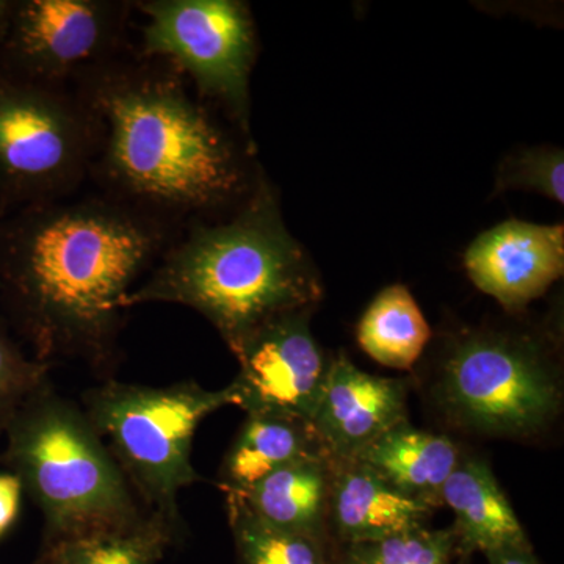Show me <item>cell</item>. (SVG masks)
<instances>
[{"label": "cell", "mask_w": 564, "mask_h": 564, "mask_svg": "<svg viewBox=\"0 0 564 564\" xmlns=\"http://www.w3.org/2000/svg\"><path fill=\"white\" fill-rule=\"evenodd\" d=\"M76 195L0 214V315L33 358L107 380L126 299L177 234L101 193Z\"/></svg>", "instance_id": "6da1fadb"}, {"label": "cell", "mask_w": 564, "mask_h": 564, "mask_svg": "<svg viewBox=\"0 0 564 564\" xmlns=\"http://www.w3.org/2000/svg\"><path fill=\"white\" fill-rule=\"evenodd\" d=\"M73 88L99 122L88 180L107 198L180 236L254 191L236 141L169 63L126 51Z\"/></svg>", "instance_id": "7a4b0ae2"}, {"label": "cell", "mask_w": 564, "mask_h": 564, "mask_svg": "<svg viewBox=\"0 0 564 564\" xmlns=\"http://www.w3.org/2000/svg\"><path fill=\"white\" fill-rule=\"evenodd\" d=\"M321 274L282 218L272 185L259 177L228 220L195 223L169 245L124 302L166 303L202 314L234 351L262 325L315 310Z\"/></svg>", "instance_id": "3957f363"}, {"label": "cell", "mask_w": 564, "mask_h": 564, "mask_svg": "<svg viewBox=\"0 0 564 564\" xmlns=\"http://www.w3.org/2000/svg\"><path fill=\"white\" fill-rule=\"evenodd\" d=\"M0 464L44 518L43 541L133 521L144 510L80 404L51 380L10 422Z\"/></svg>", "instance_id": "277c9868"}, {"label": "cell", "mask_w": 564, "mask_h": 564, "mask_svg": "<svg viewBox=\"0 0 564 564\" xmlns=\"http://www.w3.org/2000/svg\"><path fill=\"white\" fill-rule=\"evenodd\" d=\"M231 404L229 386L207 391L193 380L155 388L107 378L84 392L80 406L141 507L182 522L177 497L203 480L192 463L196 430Z\"/></svg>", "instance_id": "5b68a950"}, {"label": "cell", "mask_w": 564, "mask_h": 564, "mask_svg": "<svg viewBox=\"0 0 564 564\" xmlns=\"http://www.w3.org/2000/svg\"><path fill=\"white\" fill-rule=\"evenodd\" d=\"M98 147L99 122L74 88L28 79L0 61V210L76 195Z\"/></svg>", "instance_id": "8992f818"}, {"label": "cell", "mask_w": 564, "mask_h": 564, "mask_svg": "<svg viewBox=\"0 0 564 564\" xmlns=\"http://www.w3.org/2000/svg\"><path fill=\"white\" fill-rule=\"evenodd\" d=\"M437 400L458 426L502 437H532L558 415L563 389L538 337L469 332L445 356Z\"/></svg>", "instance_id": "52a82bcc"}, {"label": "cell", "mask_w": 564, "mask_h": 564, "mask_svg": "<svg viewBox=\"0 0 564 564\" xmlns=\"http://www.w3.org/2000/svg\"><path fill=\"white\" fill-rule=\"evenodd\" d=\"M140 55L172 65L199 99L223 106L250 137L256 28L240 0H143Z\"/></svg>", "instance_id": "ba28073f"}, {"label": "cell", "mask_w": 564, "mask_h": 564, "mask_svg": "<svg viewBox=\"0 0 564 564\" xmlns=\"http://www.w3.org/2000/svg\"><path fill=\"white\" fill-rule=\"evenodd\" d=\"M133 2L13 0L0 61L41 84L69 87L124 54Z\"/></svg>", "instance_id": "9c48e42d"}, {"label": "cell", "mask_w": 564, "mask_h": 564, "mask_svg": "<svg viewBox=\"0 0 564 564\" xmlns=\"http://www.w3.org/2000/svg\"><path fill=\"white\" fill-rule=\"evenodd\" d=\"M313 311L273 318L232 351L240 369L229 388L245 413L289 415L313 423L332 362L311 332Z\"/></svg>", "instance_id": "30bf717a"}, {"label": "cell", "mask_w": 564, "mask_h": 564, "mask_svg": "<svg viewBox=\"0 0 564 564\" xmlns=\"http://www.w3.org/2000/svg\"><path fill=\"white\" fill-rule=\"evenodd\" d=\"M464 265L481 292L518 313L563 276L564 226L500 223L470 243Z\"/></svg>", "instance_id": "8fae6325"}, {"label": "cell", "mask_w": 564, "mask_h": 564, "mask_svg": "<svg viewBox=\"0 0 564 564\" xmlns=\"http://www.w3.org/2000/svg\"><path fill=\"white\" fill-rule=\"evenodd\" d=\"M408 421V381L358 369L345 355L329 362L313 423L333 459H355L378 437Z\"/></svg>", "instance_id": "7c38bea8"}, {"label": "cell", "mask_w": 564, "mask_h": 564, "mask_svg": "<svg viewBox=\"0 0 564 564\" xmlns=\"http://www.w3.org/2000/svg\"><path fill=\"white\" fill-rule=\"evenodd\" d=\"M433 508L386 484L358 459L332 458L329 533L339 543L383 540L426 525Z\"/></svg>", "instance_id": "4fadbf2b"}, {"label": "cell", "mask_w": 564, "mask_h": 564, "mask_svg": "<svg viewBox=\"0 0 564 564\" xmlns=\"http://www.w3.org/2000/svg\"><path fill=\"white\" fill-rule=\"evenodd\" d=\"M441 499L454 511L455 524L451 529L459 555L532 547L524 527L484 459L463 458L445 481Z\"/></svg>", "instance_id": "5bb4252c"}, {"label": "cell", "mask_w": 564, "mask_h": 564, "mask_svg": "<svg viewBox=\"0 0 564 564\" xmlns=\"http://www.w3.org/2000/svg\"><path fill=\"white\" fill-rule=\"evenodd\" d=\"M355 459L403 496L436 510L443 507L441 494L445 481L463 456L451 437L423 432L404 421Z\"/></svg>", "instance_id": "9a60e30c"}, {"label": "cell", "mask_w": 564, "mask_h": 564, "mask_svg": "<svg viewBox=\"0 0 564 564\" xmlns=\"http://www.w3.org/2000/svg\"><path fill=\"white\" fill-rule=\"evenodd\" d=\"M329 491L332 458L321 454L281 467L234 496L262 521L332 545Z\"/></svg>", "instance_id": "2e32d148"}, {"label": "cell", "mask_w": 564, "mask_h": 564, "mask_svg": "<svg viewBox=\"0 0 564 564\" xmlns=\"http://www.w3.org/2000/svg\"><path fill=\"white\" fill-rule=\"evenodd\" d=\"M325 454L313 425L289 415L248 413L226 452L218 486L225 494H240L274 470L307 456Z\"/></svg>", "instance_id": "e0dca14e"}, {"label": "cell", "mask_w": 564, "mask_h": 564, "mask_svg": "<svg viewBox=\"0 0 564 564\" xmlns=\"http://www.w3.org/2000/svg\"><path fill=\"white\" fill-rule=\"evenodd\" d=\"M184 536V522L144 511L133 521L43 541L33 564H158Z\"/></svg>", "instance_id": "ac0fdd59"}, {"label": "cell", "mask_w": 564, "mask_h": 564, "mask_svg": "<svg viewBox=\"0 0 564 564\" xmlns=\"http://www.w3.org/2000/svg\"><path fill=\"white\" fill-rule=\"evenodd\" d=\"M430 339L432 329L402 284L389 285L378 293L358 325L362 350L391 369H411Z\"/></svg>", "instance_id": "d6986e66"}, {"label": "cell", "mask_w": 564, "mask_h": 564, "mask_svg": "<svg viewBox=\"0 0 564 564\" xmlns=\"http://www.w3.org/2000/svg\"><path fill=\"white\" fill-rule=\"evenodd\" d=\"M239 564H334L332 545L262 521L234 494H226Z\"/></svg>", "instance_id": "ffe728a7"}, {"label": "cell", "mask_w": 564, "mask_h": 564, "mask_svg": "<svg viewBox=\"0 0 564 564\" xmlns=\"http://www.w3.org/2000/svg\"><path fill=\"white\" fill-rule=\"evenodd\" d=\"M456 555L452 529L423 525L383 540L345 544L334 552V564H454Z\"/></svg>", "instance_id": "44dd1931"}, {"label": "cell", "mask_w": 564, "mask_h": 564, "mask_svg": "<svg viewBox=\"0 0 564 564\" xmlns=\"http://www.w3.org/2000/svg\"><path fill=\"white\" fill-rule=\"evenodd\" d=\"M51 370L25 351L0 315V436L25 400L51 380Z\"/></svg>", "instance_id": "7402d4cb"}, {"label": "cell", "mask_w": 564, "mask_h": 564, "mask_svg": "<svg viewBox=\"0 0 564 564\" xmlns=\"http://www.w3.org/2000/svg\"><path fill=\"white\" fill-rule=\"evenodd\" d=\"M562 150H529L511 155L502 163L497 173V192L522 188L533 191L563 204Z\"/></svg>", "instance_id": "603a6c76"}, {"label": "cell", "mask_w": 564, "mask_h": 564, "mask_svg": "<svg viewBox=\"0 0 564 564\" xmlns=\"http://www.w3.org/2000/svg\"><path fill=\"white\" fill-rule=\"evenodd\" d=\"M22 492L24 488L18 475L0 473V541L20 518Z\"/></svg>", "instance_id": "cb8c5ba5"}, {"label": "cell", "mask_w": 564, "mask_h": 564, "mask_svg": "<svg viewBox=\"0 0 564 564\" xmlns=\"http://www.w3.org/2000/svg\"><path fill=\"white\" fill-rule=\"evenodd\" d=\"M488 564H541L533 547H507L486 554Z\"/></svg>", "instance_id": "d4e9b609"}, {"label": "cell", "mask_w": 564, "mask_h": 564, "mask_svg": "<svg viewBox=\"0 0 564 564\" xmlns=\"http://www.w3.org/2000/svg\"><path fill=\"white\" fill-rule=\"evenodd\" d=\"M11 7H13V0H0V41L9 28Z\"/></svg>", "instance_id": "484cf974"}, {"label": "cell", "mask_w": 564, "mask_h": 564, "mask_svg": "<svg viewBox=\"0 0 564 564\" xmlns=\"http://www.w3.org/2000/svg\"><path fill=\"white\" fill-rule=\"evenodd\" d=\"M0 214H2V210H0Z\"/></svg>", "instance_id": "4316f807"}]
</instances>
